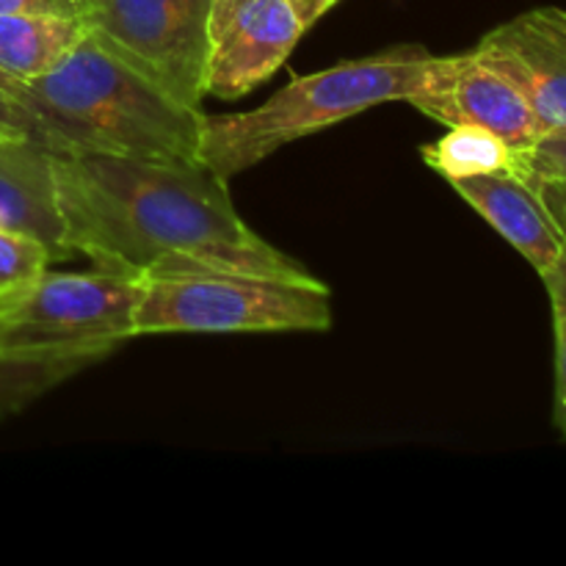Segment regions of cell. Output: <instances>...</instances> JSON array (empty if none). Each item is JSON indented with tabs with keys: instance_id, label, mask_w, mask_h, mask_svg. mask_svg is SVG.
<instances>
[{
	"instance_id": "8992f818",
	"label": "cell",
	"mask_w": 566,
	"mask_h": 566,
	"mask_svg": "<svg viewBox=\"0 0 566 566\" xmlns=\"http://www.w3.org/2000/svg\"><path fill=\"white\" fill-rule=\"evenodd\" d=\"M210 0H77L88 36L188 108L202 111Z\"/></svg>"
},
{
	"instance_id": "3957f363",
	"label": "cell",
	"mask_w": 566,
	"mask_h": 566,
	"mask_svg": "<svg viewBox=\"0 0 566 566\" xmlns=\"http://www.w3.org/2000/svg\"><path fill=\"white\" fill-rule=\"evenodd\" d=\"M138 285L103 271L44 269L0 302V418L136 340Z\"/></svg>"
},
{
	"instance_id": "ba28073f",
	"label": "cell",
	"mask_w": 566,
	"mask_h": 566,
	"mask_svg": "<svg viewBox=\"0 0 566 566\" xmlns=\"http://www.w3.org/2000/svg\"><path fill=\"white\" fill-rule=\"evenodd\" d=\"M473 53L523 92L542 136H566V9L523 11L481 36Z\"/></svg>"
},
{
	"instance_id": "9c48e42d",
	"label": "cell",
	"mask_w": 566,
	"mask_h": 566,
	"mask_svg": "<svg viewBox=\"0 0 566 566\" xmlns=\"http://www.w3.org/2000/svg\"><path fill=\"white\" fill-rule=\"evenodd\" d=\"M418 111L448 127L470 125L495 133L514 153H525L542 138L528 99L501 72L470 50L440 86L409 99Z\"/></svg>"
},
{
	"instance_id": "ac0fdd59",
	"label": "cell",
	"mask_w": 566,
	"mask_h": 566,
	"mask_svg": "<svg viewBox=\"0 0 566 566\" xmlns=\"http://www.w3.org/2000/svg\"><path fill=\"white\" fill-rule=\"evenodd\" d=\"M534 188L566 243V180H539L534 182Z\"/></svg>"
},
{
	"instance_id": "e0dca14e",
	"label": "cell",
	"mask_w": 566,
	"mask_h": 566,
	"mask_svg": "<svg viewBox=\"0 0 566 566\" xmlns=\"http://www.w3.org/2000/svg\"><path fill=\"white\" fill-rule=\"evenodd\" d=\"M0 14H66V17H77V0H0Z\"/></svg>"
},
{
	"instance_id": "d6986e66",
	"label": "cell",
	"mask_w": 566,
	"mask_h": 566,
	"mask_svg": "<svg viewBox=\"0 0 566 566\" xmlns=\"http://www.w3.org/2000/svg\"><path fill=\"white\" fill-rule=\"evenodd\" d=\"M287 3L293 6V11H296V17L302 20V25L310 31L337 0H287Z\"/></svg>"
},
{
	"instance_id": "9a60e30c",
	"label": "cell",
	"mask_w": 566,
	"mask_h": 566,
	"mask_svg": "<svg viewBox=\"0 0 566 566\" xmlns=\"http://www.w3.org/2000/svg\"><path fill=\"white\" fill-rule=\"evenodd\" d=\"M553 310V335H556V403L553 423L566 440V252L551 271L542 274Z\"/></svg>"
},
{
	"instance_id": "7c38bea8",
	"label": "cell",
	"mask_w": 566,
	"mask_h": 566,
	"mask_svg": "<svg viewBox=\"0 0 566 566\" xmlns=\"http://www.w3.org/2000/svg\"><path fill=\"white\" fill-rule=\"evenodd\" d=\"M86 33L81 17L0 14V77H33L53 70Z\"/></svg>"
},
{
	"instance_id": "6da1fadb",
	"label": "cell",
	"mask_w": 566,
	"mask_h": 566,
	"mask_svg": "<svg viewBox=\"0 0 566 566\" xmlns=\"http://www.w3.org/2000/svg\"><path fill=\"white\" fill-rule=\"evenodd\" d=\"M64 243L94 271L144 282L193 274L315 280L238 216L230 180L199 160L53 155Z\"/></svg>"
},
{
	"instance_id": "30bf717a",
	"label": "cell",
	"mask_w": 566,
	"mask_h": 566,
	"mask_svg": "<svg viewBox=\"0 0 566 566\" xmlns=\"http://www.w3.org/2000/svg\"><path fill=\"white\" fill-rule=\"evenodd\" d=\"M0 230L44 243L55 263L72 258L64 243L53 155L22 138L0 136Z\"/></svg>"
},
{
	"instance_id": "7a4b0ae2",
	"label": "cell",
	"mask_w": 566,
	"mask_h": 566,
	"mask_svg": "<svg viewBox=\"0 0 566 566\" xmlns=\"http://www.w3.org/2000/svg\"><path fill=\"white\" fill-rule=\"evenodd\" d=\"M202 116L88 33L53 70L0 77V136L50 155L197 160Z\"/></svg>"
},
{
	"instance_id": "5b68a950",
	"label": "cell",
	"mask_w": 566,
	"mask_h": 566,
	"mask_svg": "<svg viewBox=\"0 0 566 566\" xmlns=\"http://www.w3.org/2000/svg\"><path fill=\"white\" fill-rule=\"evenodd\" d=\"M332 293L321 280L260 274L166 276L138 285L133 332L230 335V332H326Z\"/></svg>"
},
{
	"instance_id": "277c9868",
	"label": "cell",
	"mask_w": 566,
	"mask_h": 566,
	"mask_svg": "<svg viewBox=\"0 0 566 566\" xmlns=\"http://www.w3.org/2000/svg\"><path fill=\"white\" fill-rule=\"evenodd\" d=\"M459 59L462 53L434 55L418 44H403L296 77L252 111L205 114L197 160L232 180L298 138L340 125L376 105L409 103L440 86Z\"/></svg>"
},
{
	"instance_id": "5bb4252c",
	"label": "cell",
	"mask_w": 566,
	"mask_h": 566,
	"mask_svg": "<svg viewBox=\"0 0 566 566\" xmlns=\"http://www.w3.org/2000/svg\"><path fill=\"white\" fill-rule=\"evenodd\" d=\"M53 263V254L48 252L44 243L0 230V302L36 280Z\"/></svg>"
},
{
	"instance_id": "8fae6325",
	"label": "cell",
	"mask_w": 566,
	"mask_h": 566,
	"mask_svg": "<svg viewBox=\"0 0 566 566\" xmlns=\"http://www.w3.org/2000/svg\"><path fill=\"white\" fill-rule=\"evenodd\" d=\"M453 191L484 221L495 227L503 241L512 243L536 274H545L562 260L566 243L553 224L545 202L534 186L517 175H475L451 180Z\"/></svg>"
},
{
	"instance_id": "4fadbf2b",
	"label": "cell",
	"mask_w": 566,
	"mask_h": 566,
	"mask_svg": "<svg viewBox=\"0 0 566 566\" xmlns=\"http://www.w3.org/2000/svg\"><path fill=\"white\" fill-rule=\"evenodd\" d=\"M423 160L437 175L451 182L475 175H514L517 153L503 138H497L495 133L457 125L448 127L442 138L426 144Z\"/></svg>"
},
{
	"instance_id": "52a82bcc",
	"label": "cell",
	"mask_w": 566,
	"mask_h": 566,
	"mask_svg": "<svg viewBox=\"0 0 566 566\" xmlns=\"http://www.w3.org/2000/svg\"><path fill=\"white\" fill-rule=\"evenodd\" d=\"M304 33L287 0H210L205 97L238 99L258 88Z\"/></svg>"
},
{
	"instance_id": "2e32d148",
	"label": "cell",
	"mask_w": 566,
	"mask_h": 566,
	"mask_svg": "<svg viewBox=\"0 0 566 566\" xmlns=\"http://www.w3.org/2000/svg\"><path fill=\"white\" fill-rule=\"evenodd\" d=\"M514 175L528 186L539 180H566V136H542L534 147L517 153Z\"/></svg>"
}]
</instances>
